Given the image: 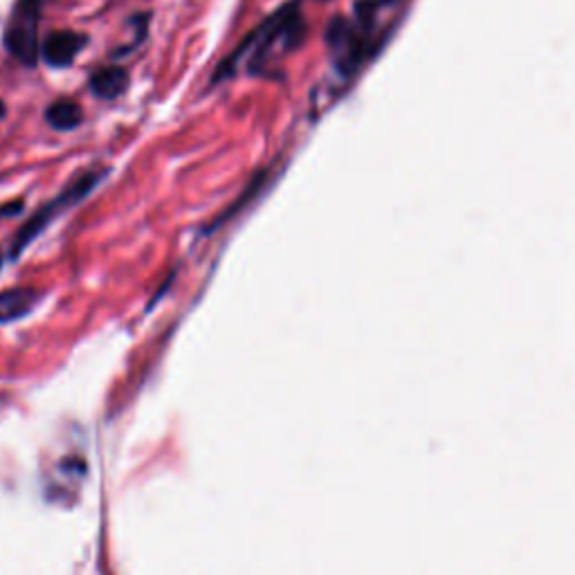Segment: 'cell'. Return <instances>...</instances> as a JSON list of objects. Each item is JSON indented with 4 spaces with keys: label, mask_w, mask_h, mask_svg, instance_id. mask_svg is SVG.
Listing matches in <instances>:
<instances>
[{
    "label": "cell",
    "mask_w": 575,
    "mask_h": 575,
    "mask_svg": "<svg viewBox=\"0 0 575 575\" xmlns=\"http://www.w3.org/2000/svg\"><path fill=\"white\" fill-rule=\"evenodd\" d=\"M306 36V21L301 14L299 0L281 5L266 21L254 27L245 36L230 57H225L212 77V84L230 79L241 66L248 68L250 75H270V68H277L290 52H295Z\"/></svg>",
    "instance_id": "obj_1"
},
{
    "label": "cell",
    "mask_w": 575,
    "mask_h": 575,
    "mask_svg": "<svg viewBox=\"0 0 575 575\" xmlns=\"http://www.w3.org/2000/svg\"><path fill=\"white\" fill-rule=\"evenodd\" d=\"M102 178H104V171L81 173V176L72 180L57 198H52L50 203H45L39 209V212H34L30 218H27V223L21 227V230L16 232L12 243H9V257L16 259L18 254H21L27 245H30L36 236L45 230V227H48L52 221H57L61 214H66L68 209L79 205L81 200H84L90 191L99 185V182H102Z\"/></svg>",
    "instance_id": "obj_2"
},
{
    "label": "cell",
    "mask_w": 575,
    "mask_h": 575,
    "mask_svg": "<svg viewBox=\"0 0 575 575\" xmlns=\"http://www.w3.org/2000/svg\"><path fill=\"white\" fill-rule=\"evenodd\" d=\"M52 0H16L12 14L7 18L3 45L27 68H34L36 61L41 59V41H39V21L43 5Z\"/></svg>",
    "instance_id": "obj_3"
},
{
    "label": "cell",
    "mask_w": 575,
    "mask_h": 575,
    "mask_svg": "<svg viewBox=\"0 0 575 575\" xmlns=\"http://www.w3.org/2000/svg\"><path fill=\"white\" fill-rule=\"evenodd\" d=\"M86 36L72 30H57L45 36L41 43V59L48 63L50 68H68L77 54L84 50Z\"/></svg>",
    "instance_id": "obj_4"
},
{
    "label": "cell",
    "mask_w": 575,
    "mask_h": 575,
    "mask_svg": "<svg viewBox=\"0 0 575 575\" xmlns=\"http://www.w3.org/2000/svg\"><path fill=\"white\" fill-rule=\"evenodd\" d=\"M88 88L95 97L104 99V102H113V99H120L126 93V88H129V72L122 66L99 68L90 77Z\"/></svg>",
    "instance_id": "obj_5"
},
{
    "label": "cell",
    "mask_w": 575,
    "mask_h": 575,
    "mask_svg": "<svg viewBox=\"0 0 575 575\" xmlns=\"http://www.w3.org/2000/svg\"><path fill=\"white\" fill-rule=\"evenodd\" d=\"M43 299V292L34 288H12L0 292V324L16 322V319L32 313Z\"/></svg>",
    "instance_id": "obj_6"
},
{
    "label": "cell",
    "mask_w": 575,
    "mask_h": 575,
    "mask_svg": "<svg viewBox=\"0 0 575 575\" xmlns=\"http://www.w3.org/2000/svg\"><path fill=\"white\" fill-rule=\"evenodd\" d=\"M45 120H48L54 131H75L84 122V111L72 99H57V102L45 108Z\"/></svg>",
    "instance_id": "obj_7"
},
{
    "label": "cell",
    "mask_w": 575,
    "mask_h": 575,
    "mask_svg": "<svg viewBox=\"0 0 575 575\" xmlns=\"http://www.w3.org/2000/svg\"><path fill=\"white\" fill-rule=\"evenodd\" d=\"M266 178H268V171H261L257 178H254L250 185H248V189L243 191V194L234 200V203L230 205V209H225V212L216 218V221L209 225V227H205V234H212L214 230H218V227H221L225 221H230V218L234 216V214H239L241 209L250 203V198H254L259 194V189H263V185H266Z\"/></svg>",
    "instance_id": "obj_8"
},
{
    "label": "cell",
    "mask_w": 575,
    "mask_h": 575,
    "mask_svg": "<svg viewBox=\"0 0 575 575\" xmlns=\"http://www.w3.org/2000/svg\"><path fill=\"white\" fill-rule=\"evenodd\" d=\"M5 113H7V106L3 104V99H0V120H3Z\"/></svg>",
    "instance_id": "obj_9"
}]
</instances>
